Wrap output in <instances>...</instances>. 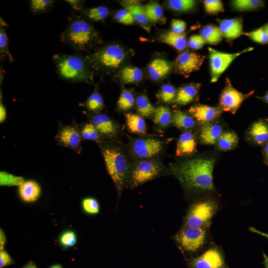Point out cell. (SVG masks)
Returning <instances> with one entry per match:
<instances>
[{
  "mask_svg": "<svg viewBox=\"0 0 268 268\" xmlns=\"http://www.w3.org/2000/svg\"><path fill=\"white\" fill-rule=\"evenodd\" d=\"M213 158L194 157L181 159L169 164V170L187 190H213Z\"/></svg>",
  "mask_w": 268,
  "mask_h": 268,
  "instance_id": "cell-1",
  "label": "cell"
},
{
  "mask_svg": "<svg viewBox=\"0 0 268 268\" xmlns=\"http://www.w3.org/2000/svg\"><path fill=\"white\" fill-rule=\"evenodd\" d=\"M100 149L107 171L119 196L127 185L133 159L128 149L117 142L102 143Z\"/></svg>",
  "mask_w": 268,
  "mask_h": 268,
  "instance_id": "cell-2",
  "label": "cell"
},
{
  "mask_svg": "<svg viewBox=\"0 0 268 268\" xmlns=\"http://www.w3.org/2000/svg\"><path fill=\"white\" fill-rule=\"evenodd\" d=\"M61 38L66 44L79 51L86 50L99 42L98 34L93 27L77 17L69 23Z\"/></svg>",
  "mask_w": 268,
  "mask_h": 268,
  "instance_id": "cell-3",
  "label": "cell"
},
{
  "mask_svg": "<svg viewBox=\"0 0 268 268\" xmlns=\"http://www.w3.org/2000/svg\"><path fill=\"white\" fill-rule=\"evenodd\" d=\"M53 60L59 74L70 81H90L92 74L86 60L78 55L56 54Z\"/></svg>",
  "mask_w": 268,
  "mask_h": 268,
  "instance_id": "cell-4",
  "label": "cell"
},
{
  "mask_svg": "<svg viewBox=\"0 0 268 268\" xmlns=\"http://www.w3.org/2000/svg\"><path fill=\"white\" fill-rule=\"evenodd\" d=\"M165 168L159 158L133 160L127 185L131 189L160 176Z\"/></svg>",
  "mask_w": 268,
  "mask_h": 268,
  "instance_id": "cell-5",
  "label": "cell"
},
{
  "mask_svg": "<svg viewBox=\"0 0 268 268\" xmlns=\"http://www.w3.org/2000/svg\"><path fill=\"white\" fill-rule=\"evenodd\" d=\"M166 141L153 136L140 135L131 139L128 150L134 160L159 158L164 152Z\"/></svg>",
  "mask_w": 268,
  "mask_h": 268,
  "instance_id": "cell-6",
  "label": "cell"
},
{
  "mask_svg": "<svg viewBox=\"0 0 268 268\" xmlns=\"http://www.w3.org/2000/svg\"><path fill=\"white\" fill-rule=\"evenodd\" d=\"M217 206L212 200L199 201L190 207L186 217V226L205 228L214 215Z\"/></svg>",
  "mask_w": 268,
  "mask_h": 268,
  "instance_id": "cell-7",
  "label": "cell"
},
{
  "mask_svg": "<svg viewBox=\"0 0 268 268\" xmlns=\"http://www.w3.org/2000/svg\"><path fill=\"white\" fill-rule=\"evenodd\" d=\"M125 57L126 53L121 46L111 44L95 53L91 59L97 67L105 69H112L119 67Z\"/></svg>",
  "mask_w": 268,
  "mask_h": 268,
  "instance_id": "cell-8",
  "label": "cell"
},
{
  "mask_svg": "<svg viewBox=\"0 0 268 268\" xmlns=\"http://www.w3.org/2000/svg\"><path fill=\"white\" fill-rule=\"evenodd\" d=\"M208 49L210 67L211 82H215L217 81L220 75L237 57L245 52L252 50L253 48H248L241 52L235 53L222 52L211 47H208Z\"/></svg>",
  "mask_w": 268,
  "mask_h": 268,
  "instance_id": "cell-9",
  "label": "cell"
},
{
  "mask_svg": "<svg viewBox=\"0 0 268 268\" xmlns=\"http://www.w3.org/2000/svg\"><path fill=\"white\" fill-rule=\"evenodd\" d=\"M206 237L205 228L185 226L177 234L175 239L185 250L195 252L203 246Z\"/></svg>",
  "mask_w": 268,
  "mask_h": 268,
  "instance_id": "cell-10",
  "label": "cell"
},
{
  "mask_svg": "<svg viewBox=\"0 0 268 268\" xmlns=\"http://www.w3.org/2000/svg\"><path fill=\"white\" fill-rule=\"evenodd\" d=\"M253 91L245 94L234 88L227 79L226 85L220 96L219 107L222 111L229 112L234 114L242 102L250 95Z\"/></svg>",
  "mask_w": 268,
  "mask_h": 268,
  "instance_id": "cell-11",
  "label": "cell"
},
{
  "mask_svg": "<svg viewBox=\"0 0 268 268\" xmlns=\"http://www.w3.org/2000/svg\"><path fill=\"white\" fill-rule=\"evenodd\" d=\"M205 59L201 56L191 52H184L179 55L175 61V67L180 73L186 76L198 70Z\"/></svg>",
  "mask_w": 268,
  "mask_h": 268,
  "instance_id": "cell-12",
  "label": "cell"
},
{
  "mask_svg": "<svg viewBox=\"0 0 268 268\" xmlns=\"http://www.w3.org/2000/svg\"><path fill=\"white\" fill-rule=\"evenodd\" d=\"M193 268H223L224 262L220 252L210 248L191 262Z\"/></svg>",
  "mask_w": 268,
  "mask_h": 268,
  "instance_id": "cell-13",
  "label": "cell"
},
{
  "mask_svg": "<svg viewBox=\"0 0 268 268\" xmlns=\"http://www.w3.org/2000/svg\"><path fill=\"white\" fill-rule=\"evenodd\" d=\"M222 111L219 107L200 104L194 105L188 110L189 114L201 125L215 121Z\"/></svg>",
  "mask_w": 268,
  "mask_h": 268,
  "instance_id": "cell-14",
  "label": "cell"
},
{
  "mask_svg": "<svg viewBox=\"0 0 268 268\" xmlns=\"http://www.w3.org/2000/svg\"><path fill=\"white\" fill-rule=\"evenodd\" d=\"M91 123L96 128L101 136L114 138L119 134V126L106 114H98L95 115L92 118Z\"/></svg>",
  "mask_w": 268,
  "mask_h": 268,
  "instance_id": "cell-15",
  "label": "cell"
},
{
  "mask_svg": "<svg viewBox=\"0 0 268 268\" xmlns=\"http://www.w3.org/2000/svg\"><path fill=\"white\" fill-rule=\"evenodd\" d=\"M249 140L257 146H264L268 142V118L261 119L253 123L247 132Z\"/></svg>",
  "mask_w": 268,
  "mask_h": 268,
  "instance_id": "cell-16",
  "label": "cell"
},
{
  "mask_svg": "<svg viewBox=\"0 0 268 268\" xmlns=\"http://www.w3.org/2000/svg\"><path fill=\"white\" fill-rule=\"evenodd\" d=\"M223 132L222 125L218 121H214L201 125L199 138L203 144H215Z\"/></svg>",
  "mask_w": 268,
  "mask_h": 268,
  "instance_id": "cell-17",
  "label": "cell"
},
{
  "mask_svg": "<svg viewBox=\"0 0 268 268\" xmlns=\"http://www.w3.org/2000/svg\"><path fill=\"white\" fill-rule=\"evenodd\" d=\"M197 151V139L193 132H183L178 139L176 155L178 157L192 156Z\"/></svg>",
  "mask_w": 268,
  "mask_h": 268,
  "instance_id": "cell-18",
  "label": "cell"
},
{
  "mask_svg": "<svg viewBox=\"0 0 268 268\" xmlns=\"http://www.w3.org/2000/svg\"><path fill=\"white\" fill-rule=\"evenodd\" d=\"M218 27L223 37L228 40L237 38L243 34L242 19L241 18L220 20Z\"/></svg>",
  "mask_w": 268,
  "mask_h": 268,
  "instance_id": "cell-19",
  "label": "cell"
},
{
  "mask_svg": "<svg viewBox=\"0 0 268 268\" xmlns=\"http://www.w3.org/2000/svg\"><path fill=\"white\" fill-rule=\"evenodd\" d=\"M172 69V64L168 61L160 58L153 59L148 66L150 78L158 81L168 75Z\"/></svg>",
  "mask_w": 268,
  "mask_h": 268,
  "instance_id": "cell-20",
  "label": "cell"
},
{
  "mask_svg": "<svg viewBox=\"0 0 268 268\" xmlns=\"http://www.w3.org/2000/svg\"><path fill=\"white\" fill-rule=\"evenodd\" d=\"M171 124L183 132H193L197 126V121L190 114L175 109L172 111Z\"/></svg>",
  "mask_w": 268,
  "mask_h": 268,
  "instance_id": "cell-21",
  "label": "cell"
},
{
  "mask_svg": "<svg viewBox=\"0 0 268 268\" xmlns=\"http://www.w3.org/2000/svg\"><path fill=\"white\" fill-rule=\"evenodd\" d=\"M201 84L191 83L180 87L177 90L175 103L181 106L187 105L197 97Z\"/></svg>",
  "mask_w": 268,
  "mask_h": 268,
  "instance_id": "cell-22",
  "label": "cell"
},
{
  "mask_svg": "<svg viewBox=\"0 0 268 268\" xmlns=\"http://www.w3.org/2000/svg\"><path fill=\"white\" fill-rule=\"evenodd\" d=\"M41 192L40 185L33 180L24 181L18 188V194L20 198L26 202L36 201L39 198Z\"/></svg>",
  "mask_w": 268,
  "mask_h": 268,
  "instance_id": "cell-23",
  "label": "cell"
},
{
  "mask_svg": "<svg viewBox=\"0 0 268 268\" xmlns=\"http://www.w3.org/2000/svg\"><path fill=\"white\" fill-rule=\"evenodd\" d=\"M58 139L63 145L72 148H77L80 145L81 135L73 126H66L60 131Z\"/></svg>",
  "mask_w": 268,
  "mask_h": 268,
  "instance_id": "cell-24",
  "label": "cell"
},
{
  "mask_svg": "<svg viewBox=\"0 0 268 268\" xmlns=\"http://www.w3.org/2000/svg\"><path fill=\"white\" fill-rule=\"evenodd\" d=\"M123 7L131 12L135 21L139 23L143 28L148 30L147 19L144 11V6L134 1H125L122 2Z\"/></svg>",
  "mask_w": 268,
  "mask_h": 268,
  "instance_id": "cell-25",
  "label": "cell"
},
{
  "mask_svg": "<svg viewBox=\"0 0 268 268\" xmlns=\"http://www.w3.org/2000/svg\"><path fill=\"white\" fill-rule=\"evenodd\" d=\"M125 117L127 127L130 132L140 135L146 134L147 127L143 117L132 112L125 113Z\"/></svg>",
  "mask_w": 268,
  "mask_h": 268,
  "instance_id": "cell-26",
  "label": "cell"
},
{
  "mask_svg": "<svg viewBox=\"0 0 268 268\" xmlns=\"http://www.w3.org/2000/svg\"><path fill=\"white\" fill-rule=\"evenodd\" d=\"M172 112L168 107L159 106L155 108L153 117L154 124L160 129L167 128L172 122Z\"/></svg>",
  "mask_w": 268,
  "mask_h": 268,
  "instance_id": "cell-27",
  "label": "cell"
},
{
  "mask_svg": "<svg viewBox=\"0 0 268 268\" xmlns=\"http://www.w3.org/2000/svg\"><path fill=\"white\" fill-rule=\"evenodd\" d=\"M238 142L237 134L232 131H223L216 142V145L220 150L228 151L234 149Z\"/></svg>",
  "mask_w": 268,
  "mask_h": 268,
  "instance_id": "cell-28",
  "label": "cell"
},
{
  "mask_svg": "<svg viewBox=\"0 0 268 268\" xmlns=\"http://www.w3.org/2000/svg\"><path fill=\"white\" fill-rule=\"evenodd\" d=\"M160 38L162 42L173 47L178 51L183 50L187 45L186 36L184 33L178 34L171 31H168L163 34Z\"/></svg>",
  "mask_w": 268,
  "mask_h": 268,
  "instance_id": "cell-29",
  "label": "cell"
},
{
  "mask_svg": "<svg viewBox=\"0 0 268 268\" xmlns=\"http://www.w3.org/2000/svg\"><path fill=\"white\" fill-rule=\"evenodd\" d=\"M135 107L137 113L142 117L153 118L155 111L154 107L145 94H140L135 98Z\"/></svg>",
  "mask_w": 268,
  "mask_h": 268,
  "instance_id": "cell-30",
  "label": "cell"
},
{
  "mask_svg": "<svg viewBox=\"0 0 268 268\" xmlns=\"http://www.w3.org/2000/svg\"><path fill=\"white\" fill-rule=\"evenodd\" d=\"M200 35L205 43L211 45L219 43L223 37L219 27L213 24L204 26L201 30Z\"/></svg>",
  "mask_w": 268,
  "mask_h": 268,
  "instance_id": "cell-31",
  "label": "cell"
},
{
  "mask_svg": "<svg viewBox=\"0 0 268 268\" xmlns=\"http://www.w3.org/2000/svg\"><path fill=\"white\" fill-rule=\"evenodd\" d=\"M120 75L124 83H133L142 79L143 72L141 69L136 67L127 66L121 69Z\"/></svg>",
  "mask_w": 268,
  "mask_h": 268,
  "instance_id": "cell-32",
  "label": "cell"
},
{
  "mask_svg": "<svg viewBox=\"0 0 268 268\" xmlns=\"http://www.w3.org/2000/svg\"><path fill=\"white\" fill-rule=\"evenodd\" d=\"M145 13L149 21L158 22L165 19L163 10L158 2H151L144 5Z\"/></svg>",
  "mask_w": 268,
  "mask_h": 268,
  "instance_id": "cell-33",
  "label": "cell"
},
{
  "mask_svg": "<svg viewBox=\"0 0 268 268\" xmlns=\"http://www.w3.org/2000/svg\"><path fill=\"white\" fill-rule=\"evenodd\" d=\"M232 6L238 11L254 10L264 6V2L260 0H234Z\"/></svg>",
  "mask_w": 268,
  "mask_h": 268,
  "instance_id": "cell-34",
  "label": "cell"
},
{
  "mask_svg": "<svg viewBox=\"0 0 268 268\" xmlns=\"http://www.w3.org/2000/svg\"><path fill=\"white\" fill-rule=\"evenodd\" d=\"M177 90L176 88L170 84L163 85L156 94L157 98L165 103L174 102Z\"/></svg>",
  "mask_w": 268,
  "mask_h": 268,
  "instance_id": "cell-35",
  "label": "cell"
},
{
  "mask_svg": "<svg viewBox=\"0 0 268 268\" xmlns=\"http://www.w3.org/2000/svg\"><path fill=\"white\" fill-rule=\"evenodd\" d=\"M135 103V99L132 92L128 89L122 91L117 101L118 108L122 111H127L132 109Z\"/></svg>",
  "mask_w": 268,
  "mask_h": 268,
  "instance_id": "cell-36",
  "label": "cell"
},
{
  "mask_svg": "<svg viewBox=\"0 0 268 268\" xmlns=\"http://www.w3.org/2000/svg\"><path fill=\"white\" fill-rule=\"evenodd\" d=\"M168 4L169 7L175 11L185 12L194 9L196 1L193 0H170Z\"/></svg>",
  "mask_w": 268,
  "mask_h": 268,
  "instance_id": "cell-37",
  "label": "cell"
},
{
  "mask_svg": "<svg viewBox=\"0 0 268 268\" xmlns=\"http://www.w3.org/2000/svg\"><path fill=\"white\" fill-rule=\"evenodd\" d=\"M85 106L90 111L95 113L99 112L104 106L102 97L98 92H94L87 99Z\"/></svg>",
  "mask_w": 268,
  "mask_h": 268,
  "instance_id": "cell-38",
  "label": "cell"
},
{
  "mask_svg": "<svg viewBox=\"0 0 268 268\" xmlns=\"http://www.w3.org/2000/svg\"><path fill=\"white\" fill-rule=\"evenodd\" d=\"M84 13L91 20L98 21L105 19L109 14V10L106 6H100L88 9Z\"/></svg>",
  "mask_w": 268,
  "mask_h": 268,
  "instance_id": "cell-39",
  "label": "cell"
},
{
  "mask_svg": "<svg viewBox=\"0 0 268 268\" xmlns=\"http://www.w3.org/2000/svg\"><path fill=\"white\" fill-rule=\"evenodd\" d=\"M24 182L22 177L17 176L6 172L1 171L0 173V185L2 186H19Z\"/></svg>",
  "mask_w": 268,
  "mask_h": 268,
  "instance_id": "cell-40",
  "label": "cell"
},
{
  "mask_svg": "<svg viewBox=\"0 0 268 268\" xmlns=\"http://www.w3.org/2000/svg\"><path fill=\"white\" fill-rule=\"evenodd\" d=\"M54 1L51 0H30V9L34 13H44L53 6Z\"/></svg>",
  "mask_w": 268,
  "mask_h": 268,
  "instance_id": "cell-41",
  "label": "cell"
},
{
  "mask_svg": "<svg viewBox=\"0 0 268 268\" xmlns=\"http://www.w3.org/2000/svg\"><path fill=\"white\" fill-rule=\"evenodd\" d=\"M82 208L83 211L89 214H96L99 213L100 208L98 201L94 198H85L82 200Z\"/></svg>",
  "mask_w": 268,
  "mask_h": 268,
  "instance_id": "cell-42",
  "label": "cell"
},
{
  "mask_svg": "<svg viewBox=\"0 0 268 268\" xmlns=\"http://www.w3.org/2000/svg\"><path fill=\"white\" fill-rule=\"evenodd\" d=\"M0 53L1 58L6 56L10 62L14 61L9 52L6 29L1 25L0 27Z\"/></svg>",
  "mask_w": 268,
  "mask_h": 268,
  "instance_id": "cell-43",
  "label": "cell"
},
{
  "mask_svg": "<svg viewBox=\"0 0 268 268\" xmlns=\"http://www.w3.org/2000/svg\"><path fill=\"white\" fill-rule=\"evenodd\" d=\"M81 135L84 139L99 140L101 136L96 128L91 123L86 124L82 128Z\"/></svg>",
  "mask_w": 268,
  "mask_h": 268,
  "instance_id": "cell-44",
  "label": "cell"
},
{
  "mask_svg": "<svg viewBox=\"0 0 268 268\" xmlns=\"http://www.w3.org/2000/svg\"><path fill=\"white\" fill-rule=\"evenodd\" d=\"M76 235L72 230H67L63 232L59 237V242L64 248H69L74 246L76 243Z\"/></svg>",
  "mask_w": 268,
  "mask_h": 268,
  "instance_id": "cell-45",
  "label": "cell"
},
{
  "mask_svg": "<svg viewBox=\"0 0 268 268\" xmlns=\"http://www.w3.org/2000/svg\"><path fill=\"white\" fill-rule=\"evenodd\" d=\"M245 34L255 42L263 44L268 43V35L263 27Z\"/></svg>",
  "mask_w": 268,
  "mask_h": 268,
  "instance_id": "cell-46",
  "label": "cell"
},
{
  "mask_svg": "<svg viewBox=\"0 0 268 268\" xmlns=\"http://www.w3.org/2000/svg\"><path fill=\"white\" fill-rule=\"evenodd\" d=\"M203 2L208 13L216 14L224 11L223 3L220 0H204Z\"/></svg>",
  "mask_w": 268,
  "mask_h": 268,
  "instance_id": "cell-47",
  "label": "cell"
},
{
  "mask_svg": "<svg viewBox=\"0 0 268 268\" xmlns=\"http://www.w3.org/2000/svg\"><path fill=\"white\" fill-rule=\"evenodd\" d=\"M114 18L119 22L125 25L132 24L135 21L131 12L125 8L117 11Z\"/></svg>",
  "mask_w": 268,
  "mask_h": 268,
  "instance_id": "cell-48",
  "label": "cell"
},
{
  "mask_svg": "<svg viewBox=\"0 0 268 268\" xmlns=\"http://www.w3.org/2000/svg\"><path fill=\"white\" fill-rule=\"evenodd\" d=\"M205 43L201 35H193L190 37L187 45L192 49L199 50L203 47Z\"/></svg>",
  "mask_w": 268,
  "mask_h": 268,
  "instance_id": "cell-49",
  "label": "cell"
},
{
  "mask_svg": "<svg viewBox=\"0 0 268 268\" xmlns=\"http://www.w3.org/2000/svg\"><path fill=\"white\" fill-rule=\"evenodd\" d=\"M186 28V23L185 21L173 19L171 21V31L174 33L181 34L184 33Z\"/></svg>",
  "mask_w": 268,
  "mask_h": 268,
  "instance_id": "cell-50",
  "label": "cell"
},
{
  "mask_svg": "<svg viewBox=\"0 0 268 268\" xmlns=\"http://www.w3.org/2000/svg\"><path fill=\"white\" fill-rule=\"evenodd\" d=\"M12 259L10 255L4 250L0 251V268H2L11 264Z\"/></svg>",
  "mask_w": 268,
  "mask_h": 268,
  "instance_id": "cell-51",
  "label": "cell"
},
{
  "mask_svg": "<svg viewBox=\"0 0 268 268\" xmlns=\"http://www.w3.org/2000/svg\"><path fill=\"white\" fill-rule=\"evenodd\" d=\"M68 3L74 10H80L82 9V1L78 0H67Z\"/></svg>",
  "mask_w": 268,
  "mask_h": 268,
  "instance_id": "cell-52",
  "label": "cell"
},
{
  "mask_svg": "<svg viewBox=\"0 0 268 268\" xmlns=\"http://www.w3.org/2000/svg\"><path fill=\"white\" fill-rule=\"evenodd\" d=\"M6 112L5 108L3 105L0 99V122L1 123L4 121L6 119Z\"/></svg>",
  "mask_w": 268,
  "mask_h": 268,
  "instance_id": "cell-53",
  "label": "cell"
},
{
  "mask_svg": "<svg viewBox=\"0 0 268 268\" xmlns=\"http://www.w3.org/2000/svg\"><path fill=\"white\" fill-rule=\"evenodd\" d=\"M6 239L5 234L2 229L0 230V250H4L6 244Z\"/></svg>",
  "mask_w": 268,
  "mask_h": 268,
  "instance_id": "cell-54",
  "label": "cell"
},
{
  "mask_svg": "<svg viewBox=\"0 0 268 268\" xmlns=\"http://www.w3.org/2000/svg\"><path fill=\"white\" fill-rule=\"evenodd\" d=\"M262 152L264 161L268 166V142L263 146Z\"/></svg>",
  "mask_w": 268,
  "mask_h": 268,
  "instance_id": "cell-55",
  "label": "cell"
},
{
  "mask_svg": "<svg viewBox=\"0 0 268 268\" xmlns=\"http://www.w3.org/2000/svg\"><path fill=\"white\" fill-rule=\"evenodd\" d=\"M249 230L254 232V233H257L258 234H259L260 235H262L263 236H264L266 238H267L268 239V233H264V232H261L258 230H257V229H256L254 227H249Z\"/></svg>",
  "mask_w": 268,
  "mask_h": 268,
  "instance_id": "cell-56",
  "label": "cell"
},
{
  "mask_svg": "<svg viewBox=\"0 0 268 268\" xmlns=\"http://www.w3.org/2000/svg\"><path fill=\"white\" fill-rule=\"evenodd\" d=\"M23 268H37V267L33 262H30Z\"/></svg>",
  "mask_w": 268,
  "mask_h": 268,
  "instance_id": "cell-57",
  "label": "cell"
},
{
  "mask_svg": "<svg viewBox=\"0 0 268 268\" xmlns=\"http://www.w3.org/2000/svg\"><path fill=\"white\" fill-rule=\"evenodd\" d=\"M263 256L265 267L268 268V257L265 253H263Z\"/></svg>",
  "mask_w": 268,
  "mask_h": 268,
  "instance_id": "cell-58",
  "label": "cell"
},
{
  "mask_svg": "<svg viewBox=\"0 0 268 268\" xmlns=\"http://www.w3.org/2000/svg\"><path fill=\"white\" fill-rule=\"evenodd\" d=\"M264 101L268 103V92L262 97Z\"/></svg>",
  "mask_w": 268,
  "mask_h": 268,
  "instance_id": "cell-59",
  "label": "cell"
},
{
  "mask_svg": "<svg viewBox=\"0 0 268 268\" xmlns=\"http://www.w3.org/2000/svg\"><path fill=\"white\" fill-rule=\"evenodd\" d=\"M50 268H63L62 266L60 264H56L52 266Z\"/></svg>",
  "mask_w": 268,
  "mask_h": 268,
  "instance_id": "cell-60",
  "label": "cell"
},
{
  "mask_svg": "<svg viewBox=\"0 0 268 268\" xmlns=\"http://www.w3.org/2000/svg\"><path fill=\"white\" fill-rule=\"evenodd\" d=\"M263 27L268 35V23L264 25Z\"/></svg>",
  "mask_w": 268,
  "mask_h": 268,
  "instance_id": "cell-61",
  "label": "cell"
},
{
  "mask_svg": "<svg viewBox=\"0 0 268 268\" xmlns=\"http://www.w3.org/2000/svg\"><path fill=\"white\" fill-rule=\"evenodd\" d=\"M0 25L2 26H6V23L3 20V19L0 17Z\"/></svg>",
  "mask_w": 268,
  "mask_h": 268,
  "instance_id": "cell-62",
  "label": "cell"
}]
</instances>
